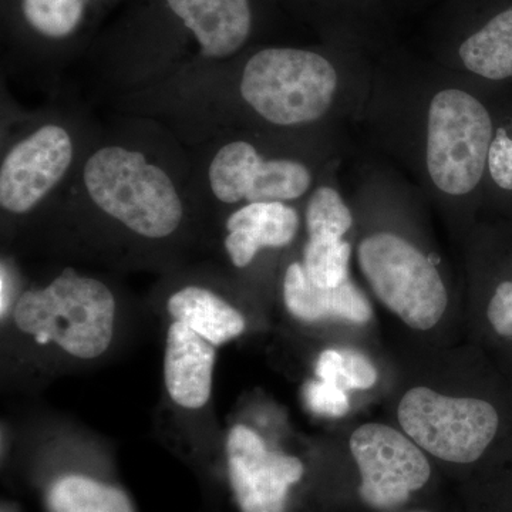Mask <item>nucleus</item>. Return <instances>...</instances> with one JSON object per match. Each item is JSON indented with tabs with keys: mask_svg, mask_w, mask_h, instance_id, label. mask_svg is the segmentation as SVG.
Listing matches in <instances>:
<instances>
[{
	"mask_svg": "<svg viewBox=\"0 0 512 512\" xmlns=\"http://www.w3.org/2000/svg\"><path fill=\"white\" fill-rule=\"evenodd\" d=\"M338 84L335 64L322 53L266 46L123 97L119 110L160 121L192 147L217 134L245 131L248 120L276 128L318 123L329 113Z\"/></svg>",
	"mask_w": 512,
	"mask_h": 512,
	"instance_id": "nucleus-1",
	"label": "nucleus"
},
{
	"mask_svg": "<svg viewBox=\"0 0 512 512\" xmlns=\"http://www.w3.org/2000/svg\"><path fill=\"white\" fill-rule=\"evenodd\" d=\"M117 114L101 124L50 211L100 221L141 241H170L201 210L190 151L160 121Z\"/></svg>",
	"mask_w": 512,
	"mask_h": 512,
	"instance_id": "nucleus-2",
	"label": "nucleus"
},
{
	"mask_svg": "<svg viewBox=\"0 0 512 512\" xmlns=\"http://www.w3.org/2000/svg\"><path fill=\"white\" fill-rule=\"evenodd\" d=\"M157 28L94 55V92L107 103L245 53L256 26L252 0H161Z\"/></svg>",
	"mask_w": 512,
	"mask_h": 512,
	"instance_id": "nucleus-3",
	"label": "nucleus"
},
{
	"mask_svg": "<svg viewBox=\"0 0 512 512\" xmlns=\"http://www.w3.org/2000/svg\"><path fill=\"white\" fill-rule=\"evenodd\" d=\"M101 124L77 104L52 103L2 113L0 211L28 218L52 210L70 184Z\"/></svg>",
	"mask_w": 512,
	"mask_h": 512,
	"instance_id": "nucleus-4",
	"label": "nucleus"
},
{
	"mask_svg": "<svg viewBox=\"0 0 512 512\" xmlns=\"http://www.w3.org/2000/svg\"><path fill=\"white\" fill-rule=\"evenodd\" d=\"M259 147L248 131H228L187 147L201 210L224 215L254 202L291 204L311 191L308 164L298 158L266 156Z\"/></svg>",
	"mask_w": 512,
	"mask_h": 512,
	"instance_id": "nucleus-5",
	"label": "nucleus"
},
{
	"mask_svg": "<svg viewBox=\"0 0 512 512\" xmlns=\"http://www.w3.org/2000/svg\"><path fill=\"white\" fill-rule=\"evenodd\" d=\"M116 309L106 282L63 268L49 284L20 293L13 318L20 332L39 345L56 343L69 355L89 360L109 349Z\"/></svg>",
	"mask_w": 512,
	"mask_h": 512,
	"instance_id": "nucleus-6",
	"label": "nucleus"
},
{
	"mask_svg": "<svg viewBox=\"0 0 512 512\" xmlns=\"http://www.w3.org/2000/svg\"><path fill=\"white\" fill-rule=\"evenodd\" d=\"M357 258L379 301L416 330L434 328L448 295L436 265L406 239L376 232L360 242Z\"/></svg>",
	"mask_w": 512,
	"mask_h": 512,
	"instance_id": "nucleus-7",
	"label": "nucleus"
},
{
	"mask_svg": "<svg viewBox=\"0 0 512 512\" xmlns=\"http://www.w3.org/2000/svg\"><path fill=\"white\" fill-rule=\"evenodd\" d=\"M493 120L481 101L447 89L431 100L427 120V168L448 195H466L480 184L493 143Z\"/></svg>",
	"mask_w": 512,
	"mask_h": 512,
	"instance_id": "nucleus-8",
	"label": "nucleus"
},
{
	"mask_svg": "<svg viewBox=\"0 0 512 512\" xmlns=\"http://www.w3.org/2000/svg\"><path fill=\"white\" fill-rule=\"evenodd\" d=\"M397 416L417 446L457 464L483 456L500 426L497 410L485 400L444 396L421 386L404 394Z\"/></svg>",
	"mask_w": 512,
	"mask_h": 512,
	"instance_id": "nucleus-9",
	"label": "nucleus"
},
{
	"mask_svg": "<svg viewBox=\"0 0 512 512\" xmlns=\"http://www.w3.org/2000/svg\"><path fill=\"white\" fill-rule=\"evenodd\" d=\"M350 451L362 477L360 498L376 510L399 507L429 481L431 468L421 448L392 427L360 426L350 437Z\"/></svg>",
	"mask_w": 512,
	"mask_h": 512,
	"instance_id": "nucleus-10",
	"label": "nucleus"
},
{
	"mask_svg": "<svg viewBox=\"0 0 512 512\" xmlns=\"http://www.w3.org/2000/svg\"><path fill=\"white\" fill-rule=\"evenodd\" d=\"M227 457L229 483L242 512H284L289 490L305 473L299 458L269 450L242 424L229 431Z\"/></svg>",
	"mask_w": 512,
	"mask_h": 512,
	"instance_id": "nucleus-11",
	"label": "nucleus"
},
{
	"mask_svg": "<svg viewBox=\"0 0 512 512\" xmlns=\"http://www.w3.org/2000/svg\"><path fill=\"white\" fill-rule=\"evenodd\" d=\"M222 227V247L229 262L245 269L264 249L292 244L301 228V217L288 202H254L222 215Z\"/></svg>",
	"mask_w": 512,
	"mask_h": 512,
	"instance_id": "nucleus-12",
	"label": "nucleus"
},
{
	"mask_svg": "<svg viewBox=\"0 0 512 512\" xmlns=\"http://www.w3.org/2000/svg\"><path fill=\"white\" fill-rule=\"evenodd\" d=\"M215 346L181 322L168 329L164 380L178 406L198 410L208 403L212 390Z\"/></svg>",
	"mask_w": 512,
	"mask_h": 512,
	"instance_id": "nucleus-13",
	"label": "nucleus"
},
{
	"mask_svg": "<svg viewBox=\"0 0 512 512\" xmlns=\"http://www.w3.org/2000/svg\"><path fill=\"white\" fill-rule=\"evenodd\" d=\"M284 301L289 313L303 322L340 319L366 323L372 318L369 301L350 279L336 288H320L313 284L301 262L286 268Z\"/></svg>",
	"mask_w": 512,
	"mask_h": 512,
	"instance_id": "nucleus-14",
	"label": "nucleus"
},
{
	"mask_svg": "<svg viewBox=\"0 0 512 512\" xmlns=\"http://www.w3.org/2000/svg\"><path fill=\"white\" fill-rule=\"evenodd\" d=\"M167 311L214 346L225 345L245 330V319L207 286L190 284L168 298Z\"/></svg>",
	"mask_w": 512,
	"mask_h": 512,
	"instance_id": "nucleus-15",
	"label": "nucleus"
},
{
	"mask_svg": "<svg viewBox=\"0 0 512 512\" xmlns=\"http://www.w3.org/2000/svg\"><path fill=\"white\" fill-rule=\"evenodd\" d=\"M458 57L468 72L490 80L512 77V6L494 13L464 35Z\"/></svg>",
	"mask_w": 512,
	"mask_h": 512,
	"instance_id": "nucleus-16",
	"label": "nucleus"
},
{
	"mask_svg": "<svg viewBox=\"0 0 512 512\" xmlns=\"http://www.w3.org/2000/svg\"><path fill=\"white\" fill-rule=\"evenodd\" d=\"M94 0H19V16L29 35L37 39V46L70 45L79 35L87 12ZM53 55V50H52ZM49 74H52L50 56Z\"/></svg>",
	"mask_w": 512,
	"mask_h": 512,
	"instance_id": "nucleus-17",
	"label": "nucleus"
},
{
	"mask_svg": "<svg viewBox=\"0 0 512 512\" xmlns=\"http://www.w3.org/2000/svg\"><path fill=\"white\" fill-rule=\"evenodd\" d=\"M50 512H134L120 488L84 476L59 478L47 494Z\"/></svg>",
	"mask_w": 512,
	"mask_h": 512,
	"instance_id": "nucleus-18",
	"label": "nucleus"
},
{
	"mask_svg": "<svg viewBox=\"0 0 512 512\" xmlns=\"http://www.w3.org/2000/svg\"><path fill=\"white\" fill-rule=\"evenodd\" d=\"M349 242L345 239L309 238L303 249V268L313 284L336 288L348 278Z\"/></svg>",
	"mask_w": 512,
	"mask_h": 512,
	"instance_id": "nucleus-19",
	"label": "nucleus"
},
{
	"mask_svg": "<svg viewBox=\"0 0 512 512\" xmlns=\"http://www.w3.org/2000/svg\"><path fill=\"white\" fill-rule=\"evenodd\" d=\"M316 376L343 390H367L377 382V370L363 353L349 349H329L320 353Z\"/></svg>",
	"mask_w": 512,
	"mask_h": 512,
	"instance_id": "nucleus-20",
	"label": "nucleus"
},
{
	"mask_svg": "<svg viewBox=\"0 0 512 512\" xmlns=\"http://www.w3.org/2000/svg\"><path fill=\"white\" fill-rule=\"evenodd\" d=\"M305 224L309 238L340 239L352 228L353 217L335 188L320 185L306 204Z\"/></svg>",
	"mask_w": 512,
	"mask_h": 512,
	"instance_id": "nucleus-21",
	"label": "nucleus"
},
{
	"mask_svg": "<svg viewBox=\"0 0 512 512\" xmlns=\"http://www.w3.org/2000/svg\"><path fill=\"white\" fill-rule=\"evenodd\" d=\"M303 399L311 412L323 417H342L349 412L346 390L335 384L313 380L303 387Z\"/></svg>",
	"mask_w": 512,
	"mask_h": 512,
	"instance_id": "nucleus-22",
	"label": "nucleus"
},
{
	"mask_svg": "<svg viewBox=\"0 0 512 512\" xmlns=\"http://www.w3.org/2000/svg\"><path fill=\"white\" fill-rule=\"evenodd\" d=\"M488 170L498 187L512 191V138L504 128L497 131L491 143Z\"/></svg>",
	"mask_w": 512,
	"mask_h": 512,
	"instance_id": "nucleus-23",
	"label": "nucleus"
},
{
	"mask_svg": "<svg viewBox=\"0 0 512 512\" xmlns=\"http://www.w3.org/2000/svg\"><path fill=\"white\" fill-rule=\"evenodd\" d=\"M487 318L498 335L512 338V282L497 286L488 303Z\"/></svg>",
	"mask_w": 512,
	"mask_h": 512,
	"instance_id": "nucleus-24",
	"label": "nucleus"
},
{
	"mask_svg": "<svg viewBox=\"0 0 512 512\" xmlns=\"http://www.w3.org/2000/svg\"><path fill=\"white\" fill-rule=\"evenodd\" d=\"M12 291V271H10L9 265L3 261L2 268H0V312H2V318H5L6 312L9 311Z\"/></svg>",
	"mask_w": 512,
	"mask_h": 512,
	"instance_id": "nucleus-25",
	"label": "nucleus"
},
{
	"mask_svg": "<svg viewBox=\"0 0 512 512\" xmlns=\"http://www.w3.org/2000/svg\"><path fill=\"white\" fill-rule=\"evenodd\" d=\"M416 512H426V511H416Z\"/></svg>",
	"mask_w": 512,
	"mask_h": 512,
	"instance_id": "nucleus-26",
	"label": "nucleus"
}]
</instances>
